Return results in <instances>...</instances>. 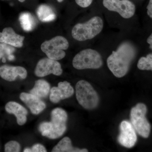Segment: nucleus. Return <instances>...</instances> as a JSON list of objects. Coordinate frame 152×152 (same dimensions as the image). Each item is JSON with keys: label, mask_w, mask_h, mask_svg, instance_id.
I'll list each match as a JSON object with an SVG mask.
<instances>
[{"label": "nucleus", "mask_w": 152, "mask_h": 152, "mask_svg": "<svg viewBox=\"0 0 152 152\" xmlns=\"http://www.w3.org/2000/svg\"><path fill=\"white\" fill-rule=\"evenodd\" d=\"M136 53L134 47L129 42L122 43L113 52L107 59V64L115 77L121 78L126 75Z\"/></svg>", "instance_id": "nucleus-1"}, {"label": "nucleus", "mask_w": 152, "mask_h": 152, "mask_svg": "<svg viewBox=\"0 0 152 152\" xmlns=\"http://www.w3.org/2000/svg\"><path fill=\"white\" fill-rule=\"evenodd\" d=\"M51 119V122L41 123L39 126V131L42 135L49 139L59 138L66 130L67 114L63 109L56 108L52 110Z\"/></svg>", "instance_id": "nucleus-2"}, {"label": "nucleus", "mask_w": 152, "mask_h": 152, "mask_svg": "<svg viewBox=\"0 0 152 152\" xmlns=\"http://www.w3.org/2000/svg\"><path fill=\"white\" fill-rule=\"evenodd\" d=\"M103 27L102 18L94 17L85 23L75 25L72 29V36L76 40L80 42L91 39L102 32Z\"/></svg>", "instance_id": "nucleus-3"}, {"label": "nucleus", "mask_w": 152, "mask_h": 152, "mask_svg": "<svg viewBox=\"0 0 152 152\" xmlns=\"http://www.w3.org/2000/svg\"><path fill=\"white\" fill-rule=\"evenodd\" d=\"M76 96L79 103L87 110L96 108L99 99L97 93L88 82L81 80L76 85Z\"/></svg>", "instance_id": "nucleus-4"}, {"label": "nucleus", "mask_w": 152, "mask_h": 152, "mask_svg": "<svg viewBox=\"0 0 152 152\" xmlns=\"http://www.w3.org/2000/svg\"><path fill=\"white\" fill-rule=\"evenodd\" d=\"M73 66L78 70L98 69L103 65L102 57L96 50L86 49L81 51L74 57Z\"/></svg>", "instance_id": "nucleus-5"}, {"label": "nucleus", "mask_w": 152, "mask_h": 152, "mask_svg": "<svg viewBox=\"0 0 152 152\" xmlns=\"http://www.w3.org/2000/svg\"><path fill=\"white\" fill-rule=\"evenodd\" d=\"M146 106L143 103H138L131 111V124L135 130L140 135L146 138L149 137L151 126L146 118Z\"/></svg>", "instance_id": "nucleus-6"}, {"label": "nucleus", "mask_w": 152, "mask_h": 152, "mask_svg": "<svg viewBox=\"0 0 152 152\" xmlns=\"http://www.w3.org/2000/svg\"><path fill=\"white\" fill-rule=\"evenodd\" d=\"M69 47V42L65 38L57 36L44 42L41 45V49L49 58L58 61L65 57L64 50H67Z\"/></svg>", "instance_id": "nucleus-7"}, {"label": "nucleus", "mask_w": 152, "mask_h": 152, "mask_svg": "<svg viewBox=\"0 0 152 152\" xmlns=\"http://www.w3.org/2000/svg\"><path fill=\"white\" fill-rule=\"evenodd\" d=\"M103 4L109 11L116 12L125 19L130 18L135 12V6L130 0H103Z\"/></svg>", "instance_id": "nucleus-8"}, {"label": "nucleus", "mask_w": 152, "mask_h": 152, "mask_svg": "<svg viewBox=\"0 0 152 152\" xmlns=\"http://www.w3.org/2000/svg\"><path fill=\"white\" fill-rule=\"evenodd\" d=\"M35 74L38 77H45L50 74L60 76L63 73L59 62L49 58H44L38 62L35 69Z\"/></svg>", "instance_id": "nucleus-9"}, {"label": "nucleus", "mask_w": 152, "mask_h": 152, "mask_svg": "<svg viewBox=\"0 0 152 152\" xmlns=\"http://www.w3.org/2000/svg\"><path fill=\"white\" fill-rule=\"evenodd\" d=\"M120 130L118 138V142L126 148H132L137 142V136L132 124L127 121H123L120 124Z\"/></svg>", "instance_id": "nucleus-10"}, {"label": "nucleus", "mask_w": 152, "mask_h": 152, "mask_svg": "<svg viewBox=\"0 0 152 152\" xmlns=\"http://www.w3.org/2000/svg\"><path fill=\"white\" fill-rule=\"evenodd\" d=\"M50 91V100L55 104L71 97L74 94L73 88L69 82L66 81L59 83L58 86L53 87Z\"/></svg>", "instance_id": "nucleus-11"}, {"label": "nucleus", "mask_w": 152, "mask_h": 152, "mask_svg": "<svg viewBox=\"0 0 152 152\" xmlns=\"http://www.w3.org/2000/svg\"><path fill=\"white\" fill-rule=\"evenodd\" d=\"M0 76L7 81L13 82L18 77L22 79H26L27 76V71L23 67L6 65L0 67Z\"/></svg>", "instance_id": "nucleus-12"}, {"label": "nucleus", "mask_w": 152, "mask_h": 152, "mask_svg": "<svg viewBox=\"0 0 152 152\" xmlns=\"http://www.w3.org/2000/svg\"><path fill=\"white\" fill-rule=\"evenodd\" d=\"M20 98L34 115L40 113L46 107V104L40 98L31 93H22Z\"/></svg>", "instance_id": "nucleus-13"}, {"label": "nucleus", "mask_w": 152, "mask_h": 152, "mask_svg": "<svg viewBox=\"0 0 152 152\" xmlns=\"http://www.w3.org/2000/svg\"><path fill=\"white\" fill-rule=\"evenodd\" d=\"M25 37L16 34L12 28L7 27L0 32V43H4L15 48L23 47Z\"/></svg>", "instance_id": "nucleus-14"}, {"label": "nucleus", "mask_w": 152, "mask_h": 152, "mask_svg": "<svg viewBox=\"0 0 152 152\" xmlns=\"http://www.w3.org/2000/svg\"><path fill=\"white\" fill-rule=\"evenodd\" d=\"M5 110L9 113L15 116L17 123L20 126H23L26 122L28 111L21 105L15 102H9L6 104Z\"/></svg>", "instance_id": "nucleus-15"}, {"label": "nucleus", "mask_w": 152, "mask_h": 152, "mask_svg": "<svg viewBox=\"0 0 152 152\" xmlns=\"http://www.w3.org/2000/svg\"><path fill=\"white\" fill-rule=\"evenodd\" d=\"M50 91V86L45 80H39L36 81L34 88L30 91V93L40 99L48 96Z\"/></svg>", "instance_id": "nucleus-16"}, {"label": "nucleus", "mask_w": 152, "mask_h": 152, "mask_svg": "<svg viewBox=\"0 0 152 152\" xmlns=\"http://www.w3.org/2000/svg\"><path fill=\"white\" fill-rule=\"evenodd\" d=\"M52 152H87L88 150L86 149H80L74 148L72 146L71 139L68 137H65L56 145L52 151Z\"/></svg>", "instance_id": "nucleus-17"}, {"label": "nucleus", "mask_w": 152, "mask_h": 152, "mask_svg": "<svg viewBox=\"0 0 152 152\" xmlns=\"http://www.w3.org/2000/svg\"><path fill=\"white\" fill-rule=\"evenodd\" d=\"M37 15L40 20L43 22H49L54 20L56 15L51 7L46 4H42L38 8Z\"/></svg>", "instance_id": "nucleus-18"}, {"label": "nucleus", "mask_w": 152, "mask_h": 152, "mask_svg": "<svg viewBox=\"0 0 152 152\" xmlns=\"http://www.w3.org/2000/svg\"><path fill=\"white\" fill-rule=\"evenodd\" d=\"M19 20L23 29L26 31H30L34 29L36 25L35 19L31 13L24 12L21 14Z\"/></svg>", "instance_id": "nucleus-19"}, {"label": "nucleus", "mask_w": 152, "mask_h": 152, "mask_svg": "<svg viewBox=\"0 0 152 152\" xmlns=\"http://www.w3.org/2000/svg\"><path fill=\"white\" fill-rule=\"evenodd\" d=\"M137 67L141 70L152 71V54L141 57L138 62Z\"/></svg>", "instance_id": "nucleus-20"}, {"label": "nucleus", "mask_w": 152, "mask_h": 152, "mask_svg": "<svg viewBox=\"0 0 152 152\" xmlns=\"http://www.w3.org/2000/svg\"><path fill=\"white\" fill-rule=\"evenodd\" d=\"M5 152H19L20 151V145L15 141H10L5 145Z\"/></svg>", "instance_id": "nucleus-21"}, {"label": "nucleus", "mask_w": 152, "mask_h": 152, "mask_svg": "<svg viewBox=\"0 0 152 152\" xmlns=\"http://www.w3.org/2000/svg\"><path fill=\"white\" fill-rule=\"evenodd\" d=\"M0 50L2 51L5 56H7L8 57L10 55L12 54L15 50V49L14 47L8 44L0 43Z\"/></svg>", "instance_id": "nucleus-22"}, {"label": "nucleus", "mask_w": 152, "mask_h": 152, "mask_svg": "<svg viewBox=\"0 0 152 152\" xmlns=\"http://www.w3.org/2000/svg\"><path fill=\"white\" fill-rule=\"evenodd\" d=\"M24 152H46V149L40 144H36L33 146L31 148H26L23 151Z\"/></svg>", "instance_id": "nucleus-23"}, {"label": "nucleus", "mask_w": 152, "mask_h": 152, "mask_svg": "<svg viewBox=\"0 0 152 152\" xmlns=\"http://www.w3.org/2000/svg\"><path fill=\"white\" fill-rule=\"evenodd\" d=\"M93 0H75L78 5L83 8H86L91 5Z\"/></svg>", "instance_id": "nucleus-24"}, {"label": "nucleus", "mask_w": 152, "mask_h": 152, "mask_svg": "<svg viewBox=\"0 0 152 152\" xmlns=\"http://www.w3.org/2000/svg\"><path fill=\"white\" fill-rule=\"evenodd\" d=\"M147 14L150 18L152 19V0H150L147 7Z\"/></svg>", "instance_id": "nucleus-25"}, {"label": "nucleus", "mask_w": 152, "mask_h": 152, "mask_svg": "<svg viewBox=\"0 0 152 152\" xmlns=\"http://www.w3.org/2000/svg\"><path fill=\"white\" fill-rule=\"evenodd\" d=\"M147 42L150 45V48L152 50V33L147 39Z\"/></svg>", "instance_id": "nucleus-26"}, {"label": "nucleus", "mask_w": 152, "mask_h": 152, "mask_svg": "<svg viewBox=\"0 0 152 152\" xmlns=\"http://www.w3.org/2000/svg\"><path fill=\"white\" fill-rule=\"evenodd\" d=\"M7 58L8 59L9 61H12L15 59V56H14L12 54L8 56L7 57Z\"/></svg>", "instance_id": "nucleus-27"}, {"label": "nucleus", "mask_w": 152, "mask_h": 152, "mask_svg": "<svg viewBox=\"0 0 152 152\" xmlns=\"http://www.w3.org/2000/svg\"><path fill=\"white\" fill-rule=\"evenodd\" d=\"M5 55L4 54V53H3L2 51L0 50V59L3 58V57H4Z\"/></svg>", "instance_id": "nucleus-28"}, {"label": "nucleus", "mask_w": 152, "mask_h": 152, "mask_svg": "<svg viewBox=\"0 0 152 152\" xmlns=\"http://www.w3.org/2000/svg\"><path fill=\"white\" fill-rule=\"evenodd\" d=\"M3 63H5L6 62V59L5 57H3L2 60Z\"/></svg>", "instance_id": "nucleus-29"}, {"label": "nucleus", "mask_w": 152, "mask_h": 152, "mask_svg": "<svg viewBox=\"0 0 152 152\" xmlns=\"http://www.w3.org/2000/svg\"><path fill=\"white\" fill-rule=\"evenodd\" d=\"M20 2H23L25 1V0H18Z\"/></svg>", "instance_id": "nucleus-30"}, {"label": "nucleus", "mask_w": 152, "mask_h": 152, "mask_svg": "<svg viewBox=\"0 0 152 152\" xmlns=\"http://www.w3.org/2000/svg\"><path fill=\"white\" fill-rule=\"evenodd\" d=\"M57 1H58V2H61L63 1V0H57Z\"/></svg>", "instance_id": "nucleus-31"}, {"label": "nucleus", "mask_w": 152, "mask_h": 152, "mask_svg": "<svg viewBox=\"0 0 152 152\" xmlns=\"http://www.w3.org/2000/svg\"><path fill=\"white\" fill-rule=\"evenodd\" d=\"M2 1H4V0H2Z\"/></svg>", "instance_id": "nucleus-32"}]
</instances>
